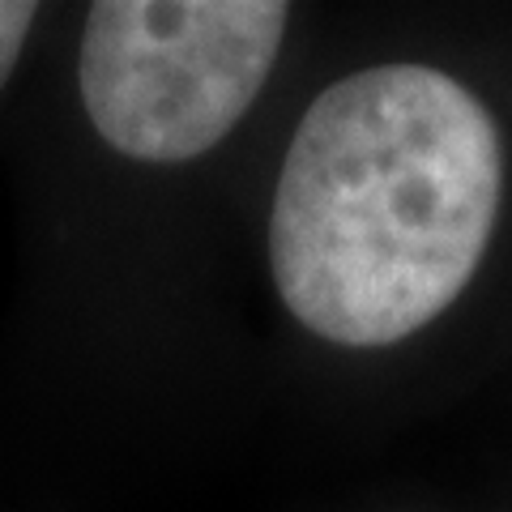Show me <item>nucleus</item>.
I'll return each mask as SVG.
<instances>
[{
  "label": "nucleus",
  "mask_w": 512,
  "mask_h": 512,
  "mask_svg": "<svg viewBox=\"0 0 512 512\" xmlns=\"http://www.w3.org/2000/svg\"><path fill=\"white\" fill-rule=\"evenodd\" d=\"M491 111L427 64H376L303 111L269 210V269L299 325L393 346L470 286L495 231Z\"/></svg>",
  "instance_id": "f257e3e1"
},
{
  "label": "nucleus",
  "mask_w": 512,
  "mask_h": 512,
  "mask_svg": "<svg viewBox=\"0 0 512 512\" xmlns=\"http://www.w3.org/2000/svg\"><path fill=\"white\" fill-rule=\"evenodd\" d=\"M291 5L282 0H103L77 56L86 116L137 163L210 154L269 82Z\"/></svg>",
  "instance_id": "f03ea898"
},
{
  "label": "nucleus",
  "mask_w": 512,
  "mask_h": 512,
  "mask_svg": "<svg viewBox=\"0 0 512 512\" xmlns=\"http://www.w3.org/2000/svg\"><path fill=\"white\" fill-rule=\"evenodd\" d=\"M35 18H39V5H26V0H0V90L13 77L22 60V47L35 30Z\"/></svg>",
  "instance_id": "7ed1b4c3"
}]
</instances>
